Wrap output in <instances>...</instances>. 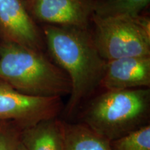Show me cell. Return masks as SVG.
Instances as JSON below:
<instances>
[{
  "mask_svg": "<svg viewBox=\"0 0 150 150\" xmlns=\"http://www.w3.org/2000/svg\"><path fill=\"white\" fill-rule=\"evenodd\" d=\"M42 33L49 53L71 81L65 109L70 115L100 86L107 61L99 54L88 29L45 24Z\"/></svg>",
  "mask_w": 150,
  "mask_h": 150,
  "instance_id": "6da1fadb",
  "label": "cell"
},
{
  "mask_svg": "<svg viewBox=\"0 0 150 150\" xmlns=\"http://www.w3.org/2000/svg\"><path fill=\"white\" fill-rule=\"evenodd\" d=\"M0 81L31 96L61 97L72 91L67 74L43 52L6 41L0 44Z\"/></svg>",
  "mask_w": 150,
  "mask_h": 150,
  "instance_id": "7a4b0ae2",
  "label": "cell"
},
{
  "mask_svg": "<svg viewBox=\"0 0 150 150\" xmlns=\"http://www.w3.org/2000/svg\"><path fill=\"white\" fill-rule=\"evenodd\" d=\"M149 109V88L106 91L90 102L83 124L110 142L147 125Z\"/></svg>",
  "mask_w": 150,
  "mask_h": 150,
  "instance_id": "3957f363",
  "label": "cell"
},
{
  "mask_svg": "<svg viewBox=\"0 0 150 150\" xmlns=\"http://www.w3.org/2000/svg\"><path fill=\"white\" fill-rule=\"evenodd\" d=\"M92 33L99 54L105 61L150 56V20L148 17L122 16L101 18L94 15Z\"/></svg>",
  "mask_w": 150,
  "mask_h": 150,
  "instance_id": "277c9868",
  "label": "cell"
},
{
  "mask_svg": "<svg viewBox=\"0 0 150 150\" xmlns=\"http://www.w3.org/2000/svg\"><path fill=\"white\" fill-rule=\"evenodd\" d=\"M61 108V97L28 95L0 81V120H13L25 129L56 118Z\"/></svg>",
  "mask_w": 150,
  "mask_h": 150,
  "instance_id": "5b68a950",
  "label": "cell"
},
{
  "mask_svg": "<svg viewBox=\"0 0 150 150\" xmlns=\"http://www.w3.org/2000/svg\"><path fill=\"white\" fill-rule=\"evenodd\" d=\"M0 37L38 51L43 52L46 47L42 31L24 0H0Z\"/></svg>",
  "mask_w": 150,
  "mask_h": 150,
  "instance_id": "8992f818",
  "label": "cell"
},
{
  "mask_svg": "<svg viewBox=\"0 0 150 150\" xmlns=\"http://www.w3.org/2000/svg\"><path fill=\"white\" fill-rule=\"evenodd\" d=\"M30 14L45 24L88 29L94 16L95 0H29Z\"/></svg>",
  "mask_w": 150,
  "mask_h": 150,
  "instance_id": "52a82bcc",
  "label": "cell"
},
{
  "mask_svg": "<svg viewBox=\"0 0 150 150\" xmlns=\"http://www.w3.org/2000/svg\"><path fill=\"white\" fill-rule=\"evenodd\" d=\"M150 56L108 61L100 86L106 91L149 88Z\"/></svg>",
  "mask_w": 150,
  "mask_h": 150,
  "instance_id": "ba28073f",
  "label": "cell"
},
{
  "mask_svg": "<svg viewBox=\"0 0 150 150\" xmlns=\"http://www.w3.org/2000/svg\"><path fill=\"white\" fill-rule=\"evenodd\" d=\"M20 141L27 150H61L62 122L52 118L25 128L20 135Z\"/></svg>",
  "mask_w": 150,
  "mask_h": 150,
  "instance_id": "9c48e42d",
  "label": "cell"
},
{
  "mask_svg": "<svg viewBox=\"0 0 150 150\" xmlns=\"http://www.w3.org/2000/svg\"><path fill=\"white\" fill-rule=\"evenodd\" d=\"M61 150H111L110 141L100 136L85 124L62 122Z\"/></svg>",
  "mask_w": 150,
  "mask_h": 150,
  "instance_id": "30bf717a",
  "label": "cell"
},
{
  "mask_svg": "<svg viewBox=\"0 0 150 150\" xmlns=\"http://www.w3.org/2000/svg\"><path fill=\"white\" fill-rule=\"evenodd\" d=\"M149 0H95L94 15L101 18L138 16Z\"/></svg>",
  "mask_w": 150,
  "mask_h": 150,
  "instance_id": "8fae6325",
  "label": "cell"
},
{
  "mask_svg": "<svg viewBox=\"0 0 150 150\" xmlns=\"http://www.w3.org/2000/svg\"><path fill=\"white\" fill-rule=\"evenodd\" d=\"M111 150H150V126L145 125L110 142Z\"/></svg>",
  "mask_w": 150,
  "mask_h": 150,
  "instance_id": "7c38bea8",
  "label": "cell"
},
{
  "mask_svg": "<svg viewBox=\"0 0 150 150\" xmlns=\"http://www.w3.org/2000/svg\"><path fill=\"white\" fill-rule=\"evenodd\" d=\"M21 133L13 125L0 123V150H16Z\"/></svg>",
  "mask_w": 150,
  "mask_h": 150,
  "instance_id": "4fadbf2b",
  "label": "cell"
},
{
  "mask_svg": "<svg viewBox=\"0 0 150 150\" xmlns=\"http://www.w3.org/2000/svg\"><path fill=\"white\" fill-rule=\"evenodd\" d=\"M16 150H27V148L25 147V146H24L23 144L22 143L21 141L20 140V142H19L18 146H17V148Z\"/></svg>",
  "mask_w": 150,
  "mask_h": 150,
  "instance_id": "5bb4252c",
  "label": "cell"
},
{
  "mask_svg": "<svg viewBox=\"0 0 150 150\" xmlns=\"http://www.w3.org/2000/svg\"><path fill=\"white\" fill-rule=\"evenodd\" d=\"M24 1H29V0H24Z\"/></svg>",
  "mask_w": 150,
  "mask_h": 150,
  "instance_id": "9a60e30c",
  "label": "cell"
},
{
  "mask_svg": "<svg viewBox=\"0 0 150 150\" xmlns=\"http://www.w3.org/2000/svg\"><path fill=\"white\" fill-rule=\"evenodd\" d=\"M1 120H0V123H1Z\"/></svg>",
  "mask_w": 150,
  "mask_h": 150,
  "instance_id": "2e32d148",
  "label": "cell"
}]
</instances>
